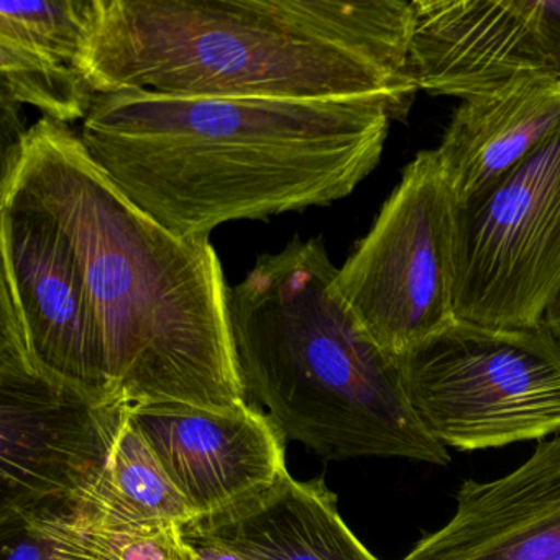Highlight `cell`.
<instances>
[{
    "instance_id": "ffe728a7",
    "label": "cell",
    "mask_w": 560,
    "mask_h": 560,
    "mask_svg": "<svg viewBox=\"0 0 560 560\" xmlns=\"http://www.w3.org/2000/svg\"><path fill=\"white\" fill-rule=\"evenodd\" d=\"M544 324L552 330L553 336H556L557 340L560 342V294L556 298L549 311H547L546 317H544Z\"/></svg>"
},
{
    "instance_id": "8fae6325",
    "label": "cell",
    "mask_w": 560,
    "mask_h": 560,
    "mask_svg": "<svg viewBox=\"0 0 560 560\" xmlns=\"http://www.w3.org/2000/svg\"><path fill=\"white\" fill-rule=\"evenodd\" d=\"M411 4L409 63L419 91L465 101L521 78H552L540 37L539 0Z\"/></svg>"
},
{
    "instance_id": "7c38bea8",
    "label": "cell",
    "mask_w": 560,
    "mask_h": 560,
    "mask_svg": "<svg viewBox=\"0 0 560 560\" xmlns=\"http://www.w3.org/2000/svg\"><path fill=\"white\" fill-rule=\"evenodd\" d=\"M455 504L402 560H560V435L504 477L465 480Z\"/></svg>"
},
{
    "instance_id": "ba28073f",
    "label": "cell",
    "mask_w": 560,
    "mask_h": 560,
    "mask_svg": "<svg viewBox=\"0 0 560 560\" xmlns=\"http://www.w3.org/2000/svg\"><path fill=\"white\" fill-rule=\"evenodd\" d=\"M455 317L521 329L560 294V127L477 201L457 208Z\"/></svg>"
},
{
    "instance_id": "9c48e42d",
    "label": "cell",
    "mask_w": 560,
    "mask_h": 560,
    "mask_svg": "<svg viewBox=\"0 0 560 560\" xmlns=\"http://www.w3.org/2000/svg\"><path fill=\"white\" fill-rule=\"evenodd\" d=\"M0 248V303L14 314L28 359L45 375L114 401L103 336L77 255L50 212L9 176H2Z\"/></svg>"
},
{
    "instance_id": "8992f818",
    "label": "cell",
    "mask_w": 560,
    "mask_h": 560,
    "mask_svg": "<svg viewBox=\"0 0 560 560\" xmlns=\"http://www.w3.org/2000/svg\"><path fill=\"white\" fill-rule=\"evenodd\" d=\"M409 402L432 439L457 451L544 441L560 432V342L454 320L399 357Z\"/></svg>"
},
{
    "instance_id": "e0dca14e",
    "label": "cell",
    "mask_w": 560,
    "mask_h": 560,
    "mask_svg": "<svg viewBox=\"0 0 560 560\" xmlns=\"http://www.w3.org/2000/svg\"><path fill=\"white\" fill-rule=\"evenodd\" d=\"M54 560H192L183 526L153 529L37 524Z\"/></svg>"
},
{
    "instance_id": "277c9868",
    "label": "cell",
    "mask_w": 560,
    "mask_h": 560,
    "mask_svg": "<svg viewBox=\"0 0 560 560\" xmlns=\"http://www.w3.org/2000/svg\"><path fill=\"white\" fill-rule=\"evenodd\" d=\"M323 238L264 255L229 291L232 343L245 395L284 439L330 460L451 455L409 402L399 359L366 332L336 288Z\"/></svg>"
},
{
    "instance_id": "9a60e30c",
    "label": "cell",
    "mask_w": 560,
    "mask_h": 560,
    "mask_svg": "<svg viewBox=\"0 0 560 560\" xmlns=\"http://www.w3.org/2000/svg\"><path fill=\"white\" fill-rule=\"evenodd\" d=\"M191 524L245 560H380L343 523L324 481L294 480L290 471Z\"/></svg>"
},
{
    "instance_id": "6da1fadb",
    "label": "cell",
    "mask_w": 560,
    "mask_h": 560,
    "mask_svg": "<svg viewBox=\"0 0 560 560\" xmlns=\"http://www.w3.org/2000/svg\"><path fill=\"white\" fill-rule=\"evenodd\" d=\"M385 97L346 101L101 94L81 142L117 188L186 241L340 201L378 166Z\"/></svg>"
},
{
    "instance_id": "5b68a950",
    "label": "cell",
    "mask_w": 560,
    "mask_h": 560,
    "mask_svg": "<svg viewBox=\"0 0 560 560\" xmlns=\"http://www.w3.org/2000/svg\"><path fill=\"white\" fill-rule=\"evenodd\" d=\"M129 415L130 406L38 370L0 304V530L77 524L100 493Z\"/></svg>"
},
{
    "instance_id": "7a4b0ae2",
    "label": "cell",
    "mask_w": 560,
    "mask_h": 560,
    "mask_svg": "<svg viewBox=\"0 0 560 560\" xmlns=\"http://www.w3.org/2000/svg\"><path fill=\"white\" fill-rule=\"evenodd\" d=\"M67 235L106 349L114 401L136 408L247 402L229 320V287L209 241H186L133 205L70 126L40 119L4 150Z\"/></svg>"
},
{
    "instance_id": "ac0fdd59",
    "label": "cell",
    "mask_w": 560,
    "mask_h": 560,
    "mask_svg": "<svg viewBox=\"0 0 560 560\" xmlns=\"http://www.w3.org/2000/svg\"><path fill=\"white\" fill-rule=\"evenodd\" d=\"M0 560H54L50 544L32 527L0 530Z\"/></svg>"
},
{
    "instance_id": "5bb4252c",
    "label": "cell",
    "mask_w": 560,
    "mask_h": 560,
    "mask_svg": "<svg viewBox=\"0 0 560 560\" xmlns=\"http://www.w3.org/2000/svg\"><path fill=\"white\" fill-rule=\"evenodd\" d=\"M560 127V80L521 78L462 101L434 150L457 208L490 191Z\"/></svg>"
},
{
    "instance_id": "3957f363",
    "label": "cell",
    "mask_w": 560,
    "mask_h": 560,
    "mask_svg": "<svg viewBox=\"0 0 560 560\" xmlns=\"http://www.w3.org/2000/svg\"><path fill=\"white\" fill-rule=\"evenodd\" d=\"M406 0H97L83 71L97 96L346 101L408 117Z\"/></svg>"
},
{
    "instance_id": "2e32d148",
    "label": "cell",
    "mask_w": 560,
    "mask_h": 560,
    "mask_svg": "<svg viewBox=\"0 0 560 560\" xmlns=\"http://www.w3.org/2000/svg\"><path fill=\"white\" fill-rule=\"evenodd\" d=\"M191 521L195 514L142 435L127 421L100 493L77 524L65 526L153 529L185 526Z\"/></svg>"
},
{
    "instance_id": "52a82bcc",
    "label": "cell",
    "mask_w": 560,
    "mask_h": 560,
    "mask_svg": "<svg viewBox=\"0 0 560 560\" xmlns=\"http://www.w3.org/2000/svg\"><path fill=\"white\" fill-rule=\"evenodd\" d=\"M455 222L457 205L438 156L422 150L339 268L340 296L396 359L457 320Z\"/></svg>"
},
{
    "instance_id": "4fadbf2b",
    "label": "cell",
    "mask_w": 560,
    "mask_h": 560,
    "mask_svg": "<svg viewBox=\"0 0 560 560\" xmlns=\"http://www.w3.org/2000/svg\"><path fill=\"white\" fill-rule=\"evenodd\" d=\"M96 14L97 0H2V100L65 126L84 122L97 100L83 71Z\"/></svg>"
},
{
    "instance_id": "d6986e66",
    "label": "cell",
    "mask_w": 560,
    "mask_h": 560,
    "mask_svg": "<svg viewBox=\"0 0 560 560\" xmlns=\"http://www.w3.org/2000/svg\"><path fill=\"white\" fill-rule=\"evenodd\" d=\"M183 536L188 544L192 560H245L244 557L238 556L237 552L229 549L219 540L212 539L191 523L183 526Z\"/></svg>"
},
{
    "instance_id": "30bf717a",
    "label": "cell",
    "mask_w": 560,
    "mask_h": 560,
    "mask_svg": "<svg viewBox=\"0 0 560 560\" xmlns=\"http://www.w3.org/2000/svg\"><path fill=\"white\" fill-rule=\"evenodd\" d=\"M129 421L195 520L228 510L288 471L283 432L248 402L229 411L153 402L130 409Z\"/></svg>"
}]
</instances>
